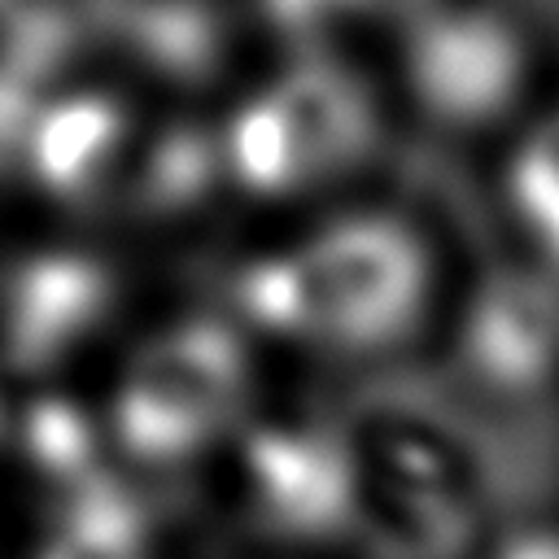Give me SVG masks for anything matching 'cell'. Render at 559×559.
<instances>
[{
	"instance_id": "obj_1",
	"label": "cell",
	"mask_w": 559,
	"mask_h": 559,
	"mask_svg": "<svg viewBox=\"0 0 559 559\" xmlns=\"http://www.w3.org/2000/svg\"><path fill=\"white\" fill-rule=\"evenodd\" d=\"M459 275L419 210L349 197L288 218L253 249L227 293L258 345L314 362H389L428 345L454 306Z\"/></svg>"
},
{
	"instance_id": "obj_2",
	"label": "cell",
	"mask_w": 559,
	"mask_h": 559,
	"mask_svg": "<svg viewBox=\"0 0 559 559\" xmlns=\"http://www.w3.org/2000/svg\"><path fill=\"white\" fill-rule=\"evenodd\" d=\"M397 109L384 74L354 70L332 44L297 48L249 74L214 114L227 192L284 218L349 201L354 179L380 162Z\"/></svg>"
},
{
	"instance_id": "obj_3",
	"label": "cell",
	"mask_w": 559,
	"mask_h": 559,
	"mask_svg": "<svg viewBox=\"0 0 559 559\" xmlns=\"http://www.w3.org/2000/svg\"><path fill=\"white\" fill-rule=\"evenodd\" d=\"M109 358L118 362L109 397L114 445L148 467H179L231 428L253 424L258 362L271 354L231 306H218L175 314Z\"/></svg>"
},
{
	"instance_id": "obj_4",
	"label": "cell",
	"mask_w": 559,
	"mask_h": 559,
	"mask_svg": "<svg viewBox=\"0 0 559 559\" xmlns=\"http://www.w3.org/2000/svg\"><path fill=\"white\" fill-rule=\"evenodd\" d=\"M397 31V57L384 74L397 118L415 114L441 131L472 135L520 109L537 61L511 13L489 9V0H437Z\"/></svg>"
},
{
	"instance_id": "obj_5",
	"label": "cell",
	"mask_w": 559,
	"mask_h": 559,
	"mask_svg": "<svg viewBox=\"0 0 559 559\" xmlns=\"http://www.w3.org/2000/svg\"><path fill=\"white\" fill-rule=\"evenodd\" d=\"M354 520L380 559H450L467 546L476 498L445 441L415 424H354Z\"/></svg>"
},
{
	"instance_id": "obj_6",
	"label": "cell",
	"mask_w": 559,
	"mask_h": 559,
	"mask_svg": "<svg viewBox=\"0 0 559 559\" xmlns=\"http://www.w3.org/2000/svg\"><path fill=\"white\" fill-rule=\"evenodd\" d=\"M127 314V275L105 245L26 249L0 280V349L31 376L100 354Z\"/></svg>"
},
{
	"instance_id": "obj_7",
	"label": "cell",
	"mask_w": 559,
	"mask_h": 559,
	"mask_svg": "<svg viewBox=\"0 0 559 559\" xmlns=\"http://www.w3.org/2000/svg\"><path fill=\"white\" fill-rule=\"evenodd\" d=\"M249 498L288 533H349L354 520V432L349 428H245Z\"/></svg>"
},
{
	"instance_id": "obj_8",
	"label": "cell",
	"mask_w": 559,
	"mask_h": 559,
	"mask_svg": "<svg viewBox=\"0 0 559 559\" xmlns=\"http://www.w3.org/2000/svg\"><path fill=\"white\" fill-rule=\"evenodd\" d=\"M223 0H118L105 26V48L122 61L118 74H135L140 83L166 79L175 92H205L214 74H223L236 52V9H218Z\"/></svg>"
},
{
	"instance_id": "obj_9",
	"label": "cell",
	"mask_w": 559,
	"mask_h": 559,
	"mask_svg": "<svg viewBox=\"0 0 559 559\" xmlns=\"http://www.w3.org/2000/svg\"><path fill=\"white\" fill-rule=\"evenodd\" d=\"M118 0H0V61L61 70L83 44L105 39Z\"/></svg>"
},
{
	"instance_id": "obj_10",
	"label": "cell",
	"mask_w": 559,
	"mask_h": 559,
	"mask_svg": "<svg viewBox=\"0 0 559 559\" xmlns=\"http://www.w3.org/2000/svg\"><path fill=\"white\" fill-rule=\"evenodd\" d=\"M39 559H144V533L122 498L79 493Z\"/></svg>"
},
{
	"instance_id": "obj_11",
	"label": "cell",
	"mask_w": 559,
	"mask_h": 559,
	"mask_svg": "<svg viewBox=\"0 0 559 559\" xmlns=\"http://www.w3.org/2000/svg\"><path fill=\"white\" fill-rule=\"evenodd\" d=\"M498 559H559V533H550V528L511 533L498 546Z\"/></svg>"
},
{
	"instance_id": "obj_12",
	"label": "cell",
	"mask_w": 559,
	"mask_h": 559,
	"mask_svg": "<svg viewBox=\"0 0 559 559\" xmlns=\"http://www.w3.org/2000/svg\"><path fill=\"white\" fill-rule=\"evenodd\" d=\"M428 4H437V0H336V13H371V17H380V22H406V17H415V13H424Z\"/></svg>"
}]
</instances>
